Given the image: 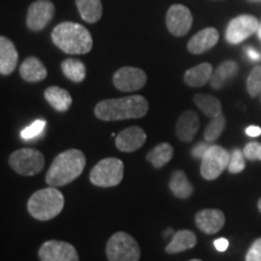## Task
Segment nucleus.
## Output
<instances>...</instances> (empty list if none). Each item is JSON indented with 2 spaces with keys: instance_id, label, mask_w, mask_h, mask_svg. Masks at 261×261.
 <instances>
[{
  "instance_id": "nucleus-1",
  "label": "nucleus",
  "mask_w": 261,
  "mask_h": 261,
  "mask_svg": "<svg viewBox=\"0 0 261 261\" xmlns=\"http://www.w3.org/2000/svg\"><path fill=\"white\" fill-rule=\"evenodd\" d=\"M148 110L149 103L145 97L135 94V96L100 100L94 108V115L102 121H120V120L139 119L145 116Z\"/></svg>"
},
{
  "instance_id": "nucleus-2",
  "label": "nucleus",
  "mask_w": 261,
  "mask_h": 261,
  "mask_svg": "<svg viewBox=\"0 0 261 261\" xmlns=\"http://www.w3.org/2000/svg\"><path fill=\"white\" fill-rule=\"evenodd\" d=\"M86 156L77 149H69L58 154L48 168L45 180L50 187H64L83 174Z\"/></svg>"
},
{
  "instance_id": "nucleus-3",
  "label": "nucleus",
  "mask_w": 261,
  "mask_h": 261,
  "mask_svg": "<svg viewBox=\"0 0 261 261\" xmlns=\"http://www.w3.org/2000/svg\"><path fill=\"white\" fill-rule=\"evenodd\" d=\"M54 44L68 55H85L92 50L93 39L84 25L74 22H62L51 33Z\"/></svg>"
},
{
  "instance_id": "nucleus-4",
  "label": "nucleus",
  "mask_w": 261,
  "mask_h": 261,
  "mask_svg": "<svg viewBox=\"0 0 261 261\" xmlns=\"http://www.w3.org/2000/svg\"><path fill=\"white\" fill-rule=\"evenodd\" d=\"M64 208V196L57 188L50 187L34 192L29 197L27 210L34 219L47 221L56 218Z\"/></svg>"
},
{
  "instance_id": "nucleus-5",
  "label": "nucleus",
  "mask_w": 261,
  "mask_h": 261,
  "mask_svg": "<svg viewBox=\"0 0 261 261\" xmlns=\"http://www.w3.org/2000/svg\"><path fill=\"white\" fill-rule=\"evenodd\" d=\"M106 253L108 261H139L140 247L127 232L114 233L108 240Z\"/></svg>"
},
{
  "instance_id": "nucleus-6",
  "label": "nucleus",
  "mask_w": 261,
  "mask_h": 261,
  "mask_svg": "<svg viewBox=\"0 0 261 261\" xmlns=\"http://www.w3.org/2000/svg\"><path fill=\"white\" fill-rule=\"evenodd\" d=\"M123 179V162L116 158L99 161L90 173V181L99 188L117 187Z\"/></svg>"
},
{
  "instance_id": "nucleus-7",
  "label": "nucleus",
  "mask_w": 261,
  "mask_h": 261,
  "mask_svg": "<svg viewBox=\"0 0 261 261\" xmlns=\"http://www.w3.org/2000/svg\"><path fill=\"white\" fill-rule=\"evenodd\" d=\"M9 165L19 175L33 177L44 169L45 159L39 150L23 148L16 150L10 155Z\"/></svg>"
},
{
  "instance_id": "nucleus-8",
  "label": "nucleus",
  "mask_w": 261,
  "mask_h": 261,
  "mask_svg": "<svg viewBox=\"0 0 261 261\" xmlns=\"http://www.w3.org/2000/svg\"><path fill=\"white\" fill-rule=\"evenodd\" d=\"M230 162V154L223 146L211 145L201 159V175L205 180L219 178Z\"/></svg>"
},
{
  "instance_id": "nucleus-9",
  "label": "nucleus",
  "mask_w": 261,
  "mask_h": 261,
  "mask_svg": "<svg viewBox=\"0 0 261 261\" xmlns=\"http://www.w3.org/2000/svg\"><path fill=\"white\" fill-rule=\"evenodd\" d=\"M259 21L252 15H240L233 19H231L230 23L226 27L225 38L228 44L237 45L246 40L253 35L259 29Z\"/></svg>"
},
{
  "instance_id": "nucleus-10",
  "label": "nucleus",
  "mask_w": 261,
  "mask_h": 261,
  "mask_svg": "<svg viewBox=\"0 0 261 261\" xmlns=\"http://www.w3.org/2000/svg\"><path fill=\"white\" fill-rule=\"evenodd\" d=\"M145 71L136 67H122L117 69L113 75V84L119 91L122 92H135L145 86Z\"/></svg>"
},
{
  "instance_id": "nucleus-11",
  "label": "nucleus",
  "mask_w": 261,
  "mask_h": 261,
  "mask_svg": "<svg viewBox=\"0 0 261 261\" xmlns=\"http://www.w3.org/2000/svg\"><path fill=\"white\" fill-rule=\"evenodd\" d=\"M38 255L40 261H79V254L73 244L56 240L42 243Z\"/></svg>"
},
{
  "instance_id": "nucleus-12",
  "label": "nucleus",
  "mask_w": 261,
  "mask_h": 261,
  "mask_svg": "<svg viewBox=\"0 0 261 261\" xmlns=\"http://www.w3.org/2000/svg\"><path fill=\"white\" fill-rule=\"evenodd\" d=\"M166 24L172 35L184 37L188 34L192 25L191 11L184 5H172L166 15Z\"/></svg>"
},
{
  "instance_id": "nucleus-13",
  "label": "nucleus",
  "mask_w": 261,
  "mask_h": 261,
  "mask_svg": "<svg viewBox=\"0 0 261 261\" xmlns=\"http://www.w3.org/2000/svg\"><path fill=\"white\" fill-rule=\"evenodd\" d=\"M55 15V5L50 0H37L29 6L27 27L33 32H40L50 23Z\"/></svg>"
},
{
  "instance_id": "nucleus-14",
  "label": "nucleus",
  "mask_w": 261,
  "mask_h": 261,
  "mask_svg": "<svg viewBox=\"0 0 261 261\" xmlns=\"http://www.w3.org/2000/svg\"><path fill=\"white\" fill-rule=\"evenodd\" d=\"M146 142V133L139 126L127 127L116 136L115 145L122 152H133L142 148Z\"/></svg>"
},
{
  "instance_id": "nucleus-15",
  "label": "nucleus",
  "mask_w": 261,
  "mask_h": 261,
  "mask_svg": "<svg viewBox=\"0 0 261 261\" xmlns=\"http://www.w3.org/2000/svg\"><path fill=\"white\" fill-rule=\"evenodd\" d=\"M196 226L205 234L218 233L225 225V215L220 210H202L195 217Z\"/></svg>"
},
{
  "instance_id": "nucleus-16",
  "label": "nucleus",
  "mask_w": 261,
  "mask_h": 261,
  "mask_svg": "<svg viewBox=\"0 0 261 261\" xmlns=\"http://www.w3.org/2000/svg\"><path fill=\"white\" fill-rule=\"evenodd\" d=\"M219 41V32L213 27H208L200 31L188 42V50L192 55H201L211 50Z\"/></svg>"
},
{
  "instance_id": "nucleus-17",
  "label": "nucleus",
  "mask_w": 261,
  "mask_h": 261,
  "mask_svg": "<svg viewBox=\"0 0 261 261\" xmlns=\"http://www.w3.org/2000/svg\"><path fill=\"white\" fill-rule=\"evenodd\" d=\"M198 129H200V117L194 110H187L179 116L175 126V135L181 142L189 143L195 138Z\"/></svg>"
},
{
  "instance_id": "nucleus-18",
  "label": "nucleus",
  "mask_w": 261,
  "mask_h": 261,
  "mask_svg": "<svg viewBox=\"0 0 261 261\" xmlns=\"http://www.w3.org/2000/svg\"><path fill=\"white\" fill-rule=\"evenodd\" d=\"M18 62V54L14 42L9 38H0V73L10 75L16 69Z\"/></svg>"
},
{
  "instance_id": "nucleus-19",
  "label": "nucleus",
  "mask_w": 261,
  "mask_h": 261,
  "mask_svg": "<svg viewBox=\"0 0 261 261\" xmlns=\"http://www.w3.org/2000/svg\"><path fill=\"white\" fill-rule=\"evenodd\" d=\"M19 74L27 83H39L46 79L47 70L39 58L28 57L19 67Z\"/></svg>"
},
{
  "instance_id": "nucleus-20",
  "label": "nucleus",
  "mask_w": 261,
  "mask_h": 261,
  "mask_svg": "<svg viewBox=\"0 0 261 261\" xmlns=\"http://www.w3.org/2000/svg\"><path fill=\"white\" fill-rule=\"evenodd\" d=\"M197 244V237L190 230H179L173 234L172 241L166 247V253L178 254L191 249Z\"/></svg>"
},
{
  "instance_id": "nucleus-21",
  "label": "nucleus",
  "mask_w": 261,
  "mask_h": 261,
  "mask_svg": "<svg viewBox=\"0 0 261 261\" xmlns=\"http://www.w3.org/2000/svg\"><path fill=\"white\" fill-rule=\"evenodd\" d=\"M45 99L47 100L48 104L54 108L57 112L63 113L69 109L71 103H73V98L67 90L62 89L58 86H50L45 90Z\"/></svg>"
},
{
  "instance_id": "nucleus-22",
  "label": "nucleus",
  "mask_w": 261,
  "mask_h": 261,
  "mask_svg": "<svg viewBox=\"0 0 261 261\" xmlns=\"http://www.w3.org/2000/svg\"><path fill=\"white\" fill-rule=\"evenodd\" d=\"M213 67L211 63H201L185 71L184 81L191 87H201L211 81Z\"/></svg>"
},
{
  "instance_id": "nucleus-23",
  "label": "nucleus",
  "mask_w": 261,
  "mask_h": 261,
  "mask_svg": "<svg viewBox=\"0 0 261 261\" xmlns=\"http://www.w3.org/2000/svg\"><path fill=\"white\" fill-rule=\"evenodd\" d=\"M169 190L175 197L187 200L194 194V185L189 180L187 174L182 171H174L169 180Z\"/></svg>"
},
{
  "instance_id": "nucleus-24",
  "label": "nucleus",
  "mask_w": 261,
  "mask_h": 261,
  "mask_svg": "<svg viewBox=\"0 0 261 261\" xmlns=\"http://www.w3.org/2000/svg\"><path fill=\"white\" fill-rule=\"evenodd\" d=\"M81 18L87 23H96L102 18L103 5L100 0H75Z\"/></svg>"
},
{
  "instance_id": "nucleus-25",
  "label": "nucleus",
  "mask_w": 261,
  "mask_h": 261,
  "mask_svg": "<svg viewBox=\"0 0 261 261\" xmlns=\"http://www.w3.org/2000/svg\"><path fill=\"white\" fill-rule=\"evenodd\" d=\"M238 71V65L236 62L233 61H225L221 63L219 67L217 68V70L213 71L211 79L212 87L215 90L223 89V86L227 83L228 80H231Z\"/></svg>"
},
{
  "instance_id": "nucleus-26",
  "label": "nucleus",
  "mask_w": 261,
  "mask_h": 261,
  "mask_svg": "<svg viewBox=\"0 0 261 261\" xmlns=\"http://www.w3.org/2000/svg\"><path fill=\"white\" fill-rule=\"evenodd\" d=\"M194 103L205 116L212 117V119L223 114V107H221L220 100L213 96H210V94H195Z\"/></svg>"
},
{
  "instance_id": "nucleus-27",
  "label": "nucleus",
  "mask_w": 261,
  "mask_h": 261,
  "mask_svg": "<svg viewBox=\"0 0 261 261\" xmlns=\"http://www.w3.org/2000/svg\"><path fill=\"white\" fill-rule=\"evenodd\" d=\"M173 158V148L169 143H161L156 145L154 149L150 150L146 155V160L154 166L155 168H162L167 165Z\"/></svg>"
},
{
  "instance_id": "nucleus-28",
  "label": "nucleus",
  "mask_w": 261,
  "mask_h": 261,
  "mask_svg": "<svg viewBox=\"0 0 261 261\" xmlns=\"http://www.w3.org/2000/svg\"><path fill=\"white\" fill-rule=\"evenodd\" d=\"M62 73L73 83H81L86 76V67L83 62L75 58H67L61 63Z\"/></svg>"
},
{
  "instance_id": "nucleus-29",
  "label": "nucleus",
  "mask_w": 261,
  "mask_h": 261,
  "mask_svg": "<svg viewBox=\"0 0 261 261\" xmlns=\"http://www.w3.org/2000/svg\"><path fill=\"white\" fill-rule=\"evenodd\" d=\"M225 125H226V120H225V116L223 114H220V115L217 117H213L212 121L208 123L204 129L203 137L205 142L212 143L219 138L225 128Z\"/></svg>"
},
{
  "instance_id": "nucleus-30",
  "label": "nucleus",
  "mask_w": 261,
  "mask_h": 261,
  "mask_svg": "<svg viewBox=\"0 0 261 261\" xmlns=\"http://www.w3.org/2000/svg\"><path fill=\"white\" fill-rule=\"evenodd\" d=\"M247 91L250 97H256L261 93V65L254 68L248 75Z\"/></svg>"
},
{
  "instance_id": "nucleus-31",
  "label": "nucleus",
  "mask_w": 261,
  "mask_h": 261,
  "mask_svg": "<svg viewBox=\"0 0 261 261\" xmlns=\"http://www.w3.org/2000/svg\"><path fill=\"white\" fill-rule=\"evenodd\" d=\"M246 168V156L240 149H233L230 154V162H228L227 169L232 174H237L244 171Z\"/></svg>"
},
{
  "instance_id": "nucleus-32",
  "label": "nucleus",
  "mask_w": 261,
  "mask_h": 261,
  "mask_svg": "<svg viewBox=\"0 0 261 261\" xmlns=\"http://www.w3.org/2000/svg\"><path fill=\"white\" fill-rule=\"evenodd\" d=\"M45 126H46V121H45V120H35V121L31 123L28 127L22 129L21 138L23 140H31L37 138V137L42 135Z\"/></svg>"
},
{
  "instance_id": "nucleus-33",
  "label": "nucleus",
  "mask_w": 261,
  "mask_h": 261,
  "mask_svg": "<svg viewBox=\"0 0 261 261\" xmlns=\"http://www.w3.org/2000/svg\"><path fill=\"white\" fill-rule=\"evenodd\" d=\"M243 154L249 161H261V143L250 142L244 146Z\"/></svg>"
},
{
  "instance_id": "nucleus-34",
  "label": "nucleus",
  "mask_w": 261,
  "mask_h": 261,
  "mask_svg": "<svg viewBox=\"0 0 261 261\" xmlns=\"http://www.w3.org/2000/svg\"><path fill=\"white\" fill-rule=\"evenodd\" d=\"M246 261H261V237L253 242L246 254Z\"/></svg>"
},
{
  "instance_id": "nucleus-35",
  "label": "nucleus",
  "mask_w": 261,
  "mask_h": 261,
  "mask_svg": "<svg viewBox=\"0 0 261 261\" xmlns=\"http://www.w3.org/2000/svg\"><path fill=\"white\" fill-rule=\"evenodd\" d=\"M210 146L211 145L208 144V142L198 143V144L194 146V149H192V151H191L192 158H194V159H202V158H203V155L205 154V151L210 149Z\"/></svg>"
},
{
  "instance_id": "nucleus-36",
  "label": "nucleus",
  "mask_w": 261,
  "mask_h": 261,
  "mask_svg": "<svg viewBox=\"0 0 261 261\" xmlns=\"http://www.w3.org/2000/svg\"><path fill=\"white\" fill-rule=\"evenodd\" d=\"M214 247L218 252H225L228 248V241L226 238H219L214 241Z\"/></svg>"
},
{
  "instance_id": "nucleus-37",
  "label": "nucleus",
  "mask_w": 261,
  "mask_h": 261,
  "mask_svg": "<svg viewBox=\"0 0 261 261\" xmlns=\"http://www.w3.org/2000/svg\"><path fill=\"white\" fill-rule=\"evenodd\" d=\"M246 133L249 137H259L261 135V128L257 126H249L246 128Z\"/></svg>"
},
{
  "instance_id": "nucleus-38",
  "label": "nucleus",
  "mask_w": 261,
  "mask_h": 261,
  "mask_svg": "<svg viewBox=\"0 0 261 261\" xmlns=\"http://www.w3.org/2000/svg\"><path fill=\"white\" fill-rule=\"evenodd\" d=\"M247 55L248 57L250 58V61H260L261 60V55L259 54V52L254 50L253 47H247Z\"/></svg>"
},
{
  "instance_id": "nucleus-39",
  "label": "nucleus",
  "mask_w": 261,
  "mask_h": 261,
  "mask_svg": "<svg viewBox=\"0 0 261 261\" xmlns=\"http://www.w3.org/2000/svg\"><path fill=\"white\" fill-rule=\"evenodd\" d=\"M257 37H259V39L261 40V23H260V25H259V29H257Z\"/></svg>"
},
{
  "instance_id": "nucleus-40",
  "label": "nucleus",
  "mask_w": 261,
  "mask_h": 261,
  "mask_svg": "<svg viewBox=\"0 0 261 261\" xmlns=\"http://www.w3.org/2000/svg\"><path fill=\"white\" fill-rule=\"evenodd\" d=\"M168 233H173L172 228H167V231H166V233H165V237H167Z\"/></svg>"
},
{
  "instance_id": "nucleus-41",
  "label": "nucleus",
  "mask_w": 261,
  "mask_h": 261,
  "mask_svg": "<svg viewBox=\"0 0 261 261\" xmlns=\"http://www.w3.org/2000/svg\"><path fill=\"white\" fill-rule=\"evenodd\" d=\"M257 210H259V212L261 213V198L257 201Z\"/></svg>"
},
{
  "instance_id": "nucleus-42",
  "label": "nucleus",
  "mask_w": 261,
  "mask_h": 261,
  "mask_svg": "<svg viewBox=\"0 0 261 261\" xmlns=\"http://www.w3.org/2000/svg\"><path fill=\"white\" fill-rule=\"evenodd\" d=\"M248 2H252V3H261V0H248Z\"/></svg>"
},
{
  "instance_id": "nucleus-43",
  "label": "nucleus",
  "mask_w": 261,
  "mask_h": 261,
  "mask_svg": "<svg viewBox=\"0 0 261 261\" xmlns=\"http://www.w3.org/2000/svg\"><path fill=\"white\" fill-rule=\"evenodd\" d=\"M190 261H202V260H200V259H192V260H190Z\"/></svg>"
},
{
  "instance_id": "nucleus-44",
  "label": "nucleus",
  "mask_w": 261,
  "mask_h": 261,
  "mask_svg": "<svg viewBox=\"0 0 261 261\" xmlns=\"http://www.w3.org/2000/svg\"><path fill=\"white\" fill-rule=\"evenodd\" d=\"M260 94H261V93H260Z\"/></svg>"
}]
</instances>
